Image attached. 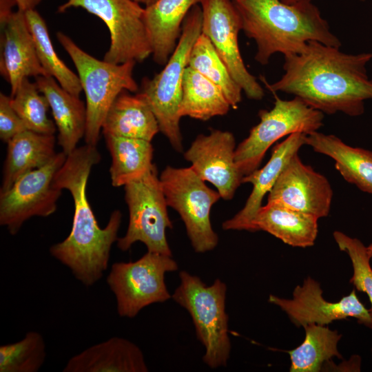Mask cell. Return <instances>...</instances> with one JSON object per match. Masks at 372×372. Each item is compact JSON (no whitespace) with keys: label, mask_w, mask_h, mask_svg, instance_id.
<instances>
[{"label":"cell","mask_w":372,"mask_h":372,"mask_svg":"<svg viewBox=\"0 0 372 372\" xmlns=\"http://www.w3.org/2000/svg\"><path fill=\"white\" fill-rule=\"evenodd\" d=\"M101 156L96 146L85 144L67 155L56 173L54 185L66 189L74 200V212L70 233L63 241L52 245V257L68 267L85 287L97 282L106 271L110 251L118 240L122 214L112 212L104 228L100 227L87 196V184L92 167Z\"/></svg>","instance_id":"obj_2"},{"label":"cell","mask_w":372,"mask_h":372,"mask_svg":"<svg viewBox=\"0 0 372 372\" xmlns=\"http://www.w3.org/2000/svg\"><path fill=\"white\" fill-rule=\"evenodd\" d=\"M361 1H364V0H361Z\"/></svg>","instance_id":"obj_39"},{"label":"cell","mask_w":372,"mask_h":372,"mask_svg":"<svg viewBox=\"0 0 372 372\" xmlns=\"http://www.w3.org/2000/svg\"><path fill=\"white\" fill-rule=\"evenodd\" d=\"M45 358L43 336L31 331L22 340L0 347V372H37Z\"/></svg>","instance_id":"obj_32"},{"label":"cell","mask_w":372,"mask_h":372,"mask_svg":"<svg viewBox=\"0 0 372 372\" xmlns=\"http://www.w3.org/2000/svg\"><path fill=\"white\" fill-rule=\"evenodd\" d=\"M27 128L11 104V97L0 93V138L8 143Z\"/></svg>","instance_id":"obj_34"},{"label":"cell","mask_w":372,"mask_h":372,"mask_svg":"<svg viewBox=\"0 0 372 372\" xmlns=\"http://www.w3.org/2000/svg\"><path fill=\"white\" fill-rule=\"evenodd\" d=\"M10 97L12 107L27 130L44 134L55 133V123L48 116V101L35 82L32 83L25 78Z\"/></svg>","instance_id":"obj_31"},{"label":"cell","mask_w":372,"mask_h":372,"mask_svg":"<svg viewBox=\"0 0 372 372\" xmlns=\"http://www.w3.org/2000/svg\"><path fill=\"white\" fill-rule=\"evenodd\" d=\"M25 16L38 58L48 75L54 78L63 89L79 96L83 91L79 78L57 55L43 18L35 9L25 11Z\"/></svg>","instance_id":"obj_29"},{"label":"cell","mask_w":372,"mask_h":372,"mask_svg":"<svg viewBox=\"0 0 372 372\" xmlns=\"http://www.w3.org/2000/svg\"><path fill=\"white\" fill-rule=\"evenodd\" d=\"M230 107L220 87L192 68H186L178 112L180 117L207 121L225 115Z\"/></svg>","instance_id":"obj_27"},{"label":"cell","mask_w":372,"mask_h":372,"mask_svg":"<svg viewBox=\"0 0 372 372\" xmlns=\"http://www.w3.org/2000/svg\"><path fill=\"white\" fill-rule=\"evenodd\" d=\"M56 38L72 60L86 98L85 144L96 146L107 113L123 91L135 92V61L114 64L99 60L80 48L62 32Z\"/></svg>","instance_id":"obj_5"},{"label":"cell","mask_w":372,"mask_h":372,"mask_svg":"<svg viewBox=\"0 0 372 372\" xmlns=\"http://www.w3.org/2000/svg\"><path fill=\"white\" fill-rule=\"evenodd\" d=\"M66 158L63 152L56 153L47 164L24 174L0 192V225L11 235H16L30 218L48 217L55 212L62 189L54 185V178Z\"/></svg>","instance_id":"obj_12"},{"label":"cell","mask_w":372,"mask_h":372,"mask_svg":"<svg viewBox=\"0 0 372 372\" xmlns=\"http://www.w3.org/2000/svg\"><path fill=\"white\" fill-rule=\"evenodd\" d=\"M81 8L106 24L111 43L103 60L121 64L141 62L152 53L145 22V8L132 0H68L58 8L63 12Z\"/></svg>","instance_id":"obj_11"},{"label":"cell","mask_w":372,"mask_h":372,"mask_svg":"<svg viewBox=\"0 0 372 372\" xmlns=\"http://www.w3.org/2000/svg\"><path fill=\"white\" fill-rule=\"evenodd\" d=\"M105 138L112 158L110 174L113 187H124L138 180L155 166L151 141L114 136Z\"/></svg>","instance_id":"obj_26"},{"label":"cell","mask_w":372,"mask_h":372,"mask_svg":"<svg viewBox=\"0 0 372 372\" xmlns=\"http://www.w3.org/2000/svg\"><path fill=\"white\" fill-rule=\"evenodd\" d=\"M203 12L195 5L185 17L177 45L164 68L152 79L143 81L141 93L145 96L158 123L160 131L173 148L182 152L179 107L183 76L194 43L202 32Z\"/></svg>","instance_id":"obj_4"},{"label":"cell","mask_w":372,"mask_h":372,"mask_svg":"<svg viewBox=\"0 0 372 372\" xmlns=\"http://www.w3.org/2000/svg\"><path fill=\"white\" fill-rule=\"evenodd\" d=\"M124 190L129 223L125 236L116 241L118 248L125 251L141 242L147 251L172 256L166 229L172 224L156 166L140 179L125 185Z\"/></svg>","instance_id":"obj_9"},{"label":"cell","mask_w":372,"mask_h":372,"mask_svg":"<svg viewBox=\"0 0 372 372\" xmlns=\"http://www.w3.org/2000/svg\"><path fill=\"white\" fill-rule=\"evenodd\" d=\"M177 269L171 256L149 251L135 262L112 265L106 280L115 295L118 314L134 318L144 307L171 298L165 276Z\"/></svg>","instance_id":"obj_10"},{"label":"cell","mask_w":372,"mask_h":372,"mask_svg":"<svg viewBox=\"0 0 372 372\" xmlns=\"http://www.w3.org/2000/svg\"><path fill=\"white\" fill-rule=\"evenodd\" d=\"M281 1H282L283 2L286 3H296L302 0H281Z\"/></svg>","instance_id":"obj_37"},{"label":"cell","mask_w":372,"mask_h":372,"mask_svg":"<svg viewBox=\"0 0 372 372\" xmlns=\"http://www.w3.org/2000/svg\"><path fill=\"white\" fill-rule=\"evenodd\" d=\"M236 148L231 132L211 130L207 135H198L184 153L192 169L211 183L225 200L234 197L244 177L235 161Z\"/></svg>","instance_id":"obj_15"},{"label":"cell","mask_w":372,"mask_h":372,"mask_svg":"<svg viewBox=\"0 0 372 372\" xmlns=\"http://www.w3.org/2000/svg\"><path fill=\"white\" fill-rule=\"evenodd\" d=\"M306 134L296 132L289 135L273 149L271 158L265 165L242 178V183L252 184V191L243 208L234 217L223 222L225 230L253 231V220L262 206V199L270 192L281 171L291 157L305 145Z\"/></svg>","instance_id":"obj_18"},{"label":"cell","mask_w":372,"mask_h":372,"mask_svg":"<svg viewBox=\"0 0 372 372\" xmlns=\"http://www.w3.org/2000/svg\"><path fill=\"white\" fill-rule=\"evenodd\" d=\"M160 131L156 118L141 92H122L110 107L102 126L104 136L152 141Z\"/></svg>","instance_id":"obj_23"},{"label":"cell","mask_w":372,"mask_h":372,"mask_svg":"<svg viewBox=\"0 0 372 372\" xmlns=\"http://www.w3.org/2000/svg\"><path fill=\"white\" fill-rule=\"evenodd\" d=\"M54 134L26 130L7 143L0 192L8 189L24 174L47 164L57 152Z\"/></svg>","instance_id":"obj_24"},{"label":"cell","mask_w":372,"mask_h":372,"mask_svg":"<svg viewBox=\"0 0 372 372\" xmlns=\"http://www.w3.org/2000/svg\"><path fill=\"white\" fill-rule=\"evenodd\" d=\"M305 338L296 349L288 351L291 372H318L333 357L342 358L338 344L342 335L325 325L308 324L304 327Z\"/></svg>","instance_id":"obj_28"},{"label":"cell","mask_w":372,"mask_h":372,"mask_svg":"<svg viewBox=\"0 0 372 372\" xmlns=\"http://www.w3.org/2000/svg\"><path fill=\"white\" fill-rule=\"evenodd\" d=\"M274 105L259 112L260 123L236 148L235 161L243 176L256 170L267 149L280 138L296 132L309 134L322 125L324 113L295 96L282 100L275 93Z\"/></svg>","instance_id":"obj_7"},{"label":"cell","mask_w":372,"mask_h":372,"mask_svg":"<svg viewBox=\"0 0 372 372\" xmlns=\"http://www.w3.org/2000/svg\"><path fill=\"white\" fill-rule=\"evenodd\" d=\"M35 83L46 97L58 130V144L66 155L72 152L84 137L86 106L79 99L63 89L51 76H38Z\"/></svg>","instance_id":"obj_20"},{"label":"cell","mask_w":372,"mask_h":372,"mask_svg":"<svg viewBox=\"0 0 372 372\" xmlns=\"http://www.w3.org/2000/svg\"><path fill=\"white\" fill-rule=\"evenodd\" d=\"M318 219L278 203H267L253 220V231H265L289 245L304 248L314 245Z\"/></svg>","instance_id":"obj_22"},{"label":"cell","mask_w":372,"mask_h":372,"mask_svg":"<svg viewBox=\"0 0 372 372\" xmlns=\"http://www.w3.org/2000/svg\"><path fill=\"white\" fill-rule=\"evenodd\" d=\"M132 1H134L138 3H143L145 5V6H147L154 3L156 0H132Z\"/></svg>","instance_id":"obj_36"},{"label":"cell","mask_w":372,"mask_h":372,"mask_svg":"<svg viewBox=\"0 0 372 372\" xmlns=\"http://www.w3.org/2000/svg\"><path fill=\"white\" fill-rule=\"evenodd\" d=\"M203 0H156L145 8V22L154 61L165 65L181 34L183 22L193 6Z\"/></svg>","instance_id":"obj_21"},{"label":"cell","mask_w":372,"mask_h":372,"mask_svg":"<svg viewBox=\"0 0 372 372\" xmlns=\"http://www.w3.org/2000/svg\"><path fill=\"white\" fill-rule=\"evenodd\" d=\"M41 0H14L18 9L23 11L34 9Z\"/></svg>","instance_id":"obj_35"},{"label":"cell","mask_w":372,"mask_h":372,"mask_svg":"<svg viewBox=\"0 0 372 372\" xmlns=\"http://www.w3.org/2000/svg\"><path fill=\"white\" fill-rule=\"evenodd\" d=\"M188 66L220 87L231 107H238L242 90L231 76L209 38L203 33L192 46Z\"/></svg>","instance_id":"obj_30"},{"label":"cell","mask_w":372,"mask_h":372,"mask_svg":"<svg viewBox=\"0 0 372 372\" xmlns=\"http://www.w3.org/2000/svg\"><path fill=\"white\" fill-rule=\"evenodd\" d=\"M241 19L242 30L255 41V59L269 63L275 53L300 52L310 41L339 48L340 40L311 0L286 3L281 0H232Z\"/></svg>","instance_id":"obj_3"},{"label":"cell","mask_w":372,"mask_h":372,"mask_svg":"<svg viewBox=\"0 0 372 372\" xmlns=\"http://www.w3.org/2000/svg\"><path fill=\"white\" fill-rule=\"evenodd\" d=\"M159 178L167 204L180 215L194 251L214 249L218 236L211 227L210 211L221 198L218 191L207 187L191 167L167 166Z\"/></svg>","instance_id":"obj_8"},{"label":"cell","mask_w":372,"mask_h":372,"mask_svg":"<svg viewBox=\"0 0 372 372\" xmlns=\"http://www.w3.org/2000/svg\"><path fill=\"white\" fill-rule=\"evenodd\" d=\"M284 56L280 79L271 85L262 80L272 92L293 94L322 113L351 116L362 114L364 101L372 99V80L366 68L372 52L349 54L310 41L300 52Z\"/></svg>","instance_id":"obj_1"},{"label":"cell","mask_w":372,"mask_h":372,"mask_svg":"<svg viewBox=\"0 0 372 372\" xmlns=\"http://www.w3.org/2000/svg\"><path fill=\"white\" fill-rule=\"evenodd\" d=\"M305 145L331 158L346 181L372 195V151L350 146L334 135L317 131L307 134Z\"/></svg>","instance_id":"obj_25"},{"label":"cell","mask_w":372,"mask_h":372,"mask_svg":"<svg viewBox=\"0 0 372 372\" xmlns=\"http://www.w3.org/2000/svg\"><path fill=\"white\" fill-rule=\"evenodd\" d=\"M371 355H372V349H371Z\"/></svg>","instance_id":"obj_38"},{"label":"cell","mask_w":372,"mask_h":372,"mask_svg":"<svg viewBox=\"0 0 372 372\" xmlns=\"http://www.w3.org/2000/svg\"><path fill=\"white\" fill-rule=\"evenodd\" d=\"M333 238L340 249L346 252L351 261L353 275L350 279L357 290L366 293L371 307V322L369 328L372 329V268L370 260L372 258L371 246L366 247L359 239L351 238L345 234L335 231Z\"/></svg>","instance_id":"obj_33"},{"label":"cell","mask_w":372,"mask_h":372,"mask_svg":"<svg viewBox=\"0 0 372 372\" xmlns=\"http://www.w3.org/2000/svg\"><path fill=\"white\" fill-rule=\"evenodd\" d=\"M179 278L180 285L172 298L192 318L196 337L205 349L203 362L211 369L225 366L231 351L225 283L218 278L207 286L185 271L180 272Z\"/></svg>","instance_id":"obj_6"},{"label":"cell","mask_w":372,"mask_h":372,"mask_svg":"<svg viewBox=\"0 0 372 372\" xmlns=\"http://www.w3.org/2000/svg\"><path fill=\"white\" fill-rule=\"evenodd\" d=\"M322 292L320 283L308 276L302 285L296 287L292 299L270 295L269 302L284 311L298 327L311 324L327 325L333 321L351 317L369 328L371 322L370 309H366L361 302L355 289L333 302L326 300Z\"/></svg>","instance_id":"obj_14"},{"label":"cell","mask_w":372,"mask_h":372,"mask_svg":"<svg viewBox=\"0 0 372 372\" xmlns=\"http://www.w3.org/2000/svg\"><path fill=\"white\" fill-rule=\"evenodd\" d=\"M1 30L0 72L10 83L13 96L25 78L48 74L38 58L25 11L12 12L1 24Z\"/></svg>","instance_id":"obj_17"},{"label":"cell","mask_w":372,"mask_h":372,"mask_svg":"<svg viewBox=\"0 0 372 372\" xmlns=\"http://www.w3.org/2000/svg\"><path fill=\"white\" fill-rule=\"evenodd\" d=\"M333 196L327 178L293 154L281 171L267 197L276 203L318 218L328 216Z\"/></svg>","instance_id":"obj_16"},{"label":"cell","mask_w":372,"mask_h":372,"mask_svg":"<svg viewBox=\"0 0 372 372\" xmlns=\"http://www.w3.org/2000/svg\"><path fill=\"white\" fill-rule=\"evenodd\" d=\"M63 372H147L141 349L119 337L88 347L72 357Z\"/></svg>","instance_id":"obj_19"},{"label":"cell","mask_w":372,"mask_h":372,"mask_svg":"<svg viewBox=\"0 0 372 372\" xmlns=\"http://www.w3.org/2000/svg\"><path fill=\"white\" fill-rule=\"evenodd\" d=\"M200 4L201 33L209 38L246 96L251 99H262L264 90L256 77L247 70L240 54L238 35L242 30V23L232 0H203Z\"/></svg>","instance_id":"obj_13"}]
</instances>
